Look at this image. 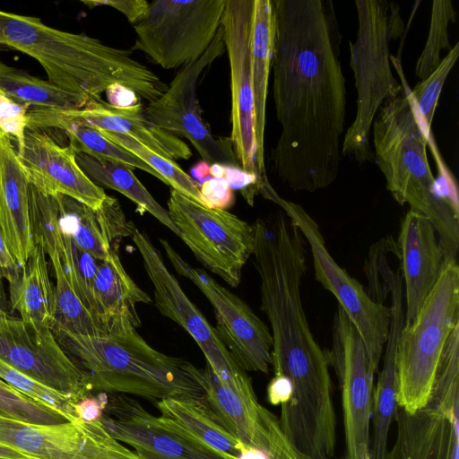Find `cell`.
Returning <instances> with one entry per match:
<instances>
[{
    "instance_id": "cell-1",
    "label": "cell",
    "mask_w": 459,
    "mask_h": 459,
    "mask_svg": "<svg viewBox=\"0 0 459 459\" xmlns=\"http://www.w3.org/2000/svg\"><path fill=\"white\" fill-rule=\"evenodd\" d=\"M273 97L281 134L273 169L291 191L313 193L337 178L347 91L342 34L331 0H273Z\"/></svg>"
},
{
    "instance_id": "cell-2",
    "label": "cell",
    "mask_w": 459,
    "mask_h": 459,
    "mask_svg": "<svg viewBox=\"0 0 459 459\" xmlns=\"http://www.w3.org/2000/svg\"><path fill=\"white\" fill-rule=\"evenodd\" d=\"M0 49L32 57L50 82L90 103L102 100L104 92L118 90H128L150 103L168 88L153 71L133 57L132 49L49 27L37 17L0 10Z\"/></svg>"
},
{
    "instance_id": "cell-3",
    "label": "cell",
    "mask_w": 459,
    "mask_h": 459,
    "mask_svg": "<svg viewBox=\"0 0 459 459\" xmlns=\"http://www.w3.org/2000/svg\"><path fill=\"white\" fill-rule=\"evenodd\" d=\"M253 227L254 265L260 278L261 309L272 330L274 376L331 377L325 350L314 337L301 301L307 268L301 232L283 211L257 219Z\"/></svg>"
},
{
    "instance_id": "cell-4",
    "label": "cell",
    "mask_w": 459,
    "mask_h": 459,
    "mask_svg": "<svg viewBox=\"0 0 459 459\" xmlns=\"http://www.w3.org/2000/svg\"><path fill=\"white\" fill-rule=\"evenodd\" d=\"M50 329L91 391L138 396L154 404L168 398L204 401L203 369L157 351L136 328L79 334L53 322Z\"/></svg>"
},
{
    "instance_id": "cell-5",
    "label": "cell",
    "mask_w": 459,
    "mask_h": 459,
    "mask_svg": "<svg viewBox=\"0 0 459 459\" xmlns=\"http://www.w3.org/2000/svg\"><path fill=\"white\" fill-rule=\"evenodd\" d=\"M402 80L403 92L382 104L373 131L374 159L386 188L401 205L427 217L432 223L444 261L456 260L459 247V213L442 197L429 167L428 134L411 96L401 61L390 56Z\"/></svg>"
},
{
    "instance_id": "cell-6",
    "label": "cell",
    "mask_w": 459,
    "mask_h": 459,
    "mask_svg": "<svg viewBox=\"0 0 459 459\" xmlns=\"http://www.w3.org/2000/svg\"><path fill=\"white\" fill-rule=\"evenodd\" d=\"M355 8L358 30L355 41L349 46L357 108L344 134L342 156L362 164L375 161L369 134L377 112L403 90L391 69L390 43L402 36L404 23L394 2L356 0Z\"/></svg>"
},
{
    "instance_id": "cell-7",
    "label": "cell",
    "mask_w": 459,
    "mask_h": 459,
    "mask_svg": "<svg viewBox=\"0 0 459 459\" xmlns=\"http://www.w3.org/2000/svg\"><path fill=\"white\" fill-rule=\"evenodd\" d=\"M459 325V267L444 261L439 277L416 317L402 330L397 353V405L409 413L431 394L445 344Z\"/></svg>"
},
{
    "instance_id": "cell-8",
    "label": "cell",
    "mask_w": 459,
    "mask_h": 459,
    "mask_svg": "<svg viewBox=\"0 0 459 459\" xmlns=\"http://www.w3.org/2000/svg\"><path fill=\"white\" fill-rule=\"evenodd\" d=\"M395 440L385 459H459V339L444 347L427 404L414 413L397 405Z\"/></svg>"
},
{
    "instance_id": "cell-9",
    "label": "cell",
    "mask_w": 459,
    "mask_h": 459,
    "mask_svg": "<svg viewBox=\"0 0 459 459\" xmlns=\"http://www.w3.org/2000/svg\"><path fill=\"white\" fill-rule=\"evenodd\" d=\"M226 0H154L134 23L135 44L164 69L198 59L221 24Z\"/></svg>"
},
{
    "instance_id": "cell-10",
    "label": "cell",
    "mask_w": 459,
    "mask_h": 459,
    "mask_svg": "<svg viewBox=\"0 0 459 459\" xmlns=\"http://www.w3.org/2000/svg\"><path fill=\"white\" fill-rule=\"evenodd\" d=\"M154 290V304L161 315L179 325L195 340L219 382L245 400L257 399L250 377L235 360L198 307L168 269L149 236L134 229L131 236Z\"/></svg>"
},
{
    "instance_id": "cell-11",
    "label": "cell",
    "mask_w": 459,
    "mask_h": 459,
    "mask_svg": "<svg viewBox=\"0 0 459 459\" xmlns=\"http://www.w3.org/2000/svg\"><path fill=\"white\" fill-rule=\"evenodd\" d=\"M167 211L195 257L230 286H238L242 269L254 251L253 225L226 210L208 208L174 189L170 190Z\"/></svg>"
},
{
    "instance_id": "cell-12",
    "label": "cell",
    "mask_w": 459,
    "mask_h": 459,
    "mask_svg": "<svg viewBox=\"0 0 459 459\" xmlns=\"http://www.w3.org/2000/svg\"><path fill=\"white\" fill-rule=\"evenodd\" d=\"M264 198L278 204L308 242L316 279L338 300L358 330L371 363L379 368L388 335L390 308L371 298L364 287L342 268L329 253L317 222L293 202L271 187Z\"/></svg>"
},
{
    "instance_id": "cell-13",
    "label": "cell",
    "mask_w": 459,
    "mask_h": 459,
    "mask_svg": "<svg viewBox=\"0 0 459 459\" xmlns=\"http://www.w3.org/2000/svg\"><path fill=\"white\" fill-rule=\"evenodd\" d=\"M332 333V348L325 350V353L341 390L343 459H370V424L378 368L371 363L358 330L339 305Z\"/></svg>"
},
{
    "instance_id": "cell-14",
    "label": "cell",
    "mask_w": 459,
    "mask_h": 459,
    "mask_svg": "<svg viewBox=\"0 0 459 459\" xmlns=\"http://www.w3.org/2000/svg\"><path fill=\"white\" fill-rule=\"evenodd\" d=\"M225 52L221 26L206 51L182 66L167 91L144 108L152 125L190 142L204 163L239 167L230 137H215L202 117L197 84L204 71Z\"/></svg>"
},
{
    "instance_id": "cell-15",
    "label": "cell",
    "mask_w": 459,
    "mask_h": 459,
    "mask_svg": "<svg viewBox=\"0 0 459 459\" xmlns=\"http://www.w3.org/2000/svg\"><path fill=\"white\" fill-rule=\"evenodd\" d=\"M174 269L189 279L211 303L216 331L245 371L267 374L272 367L273 336L268 326L235 293L201 268L189 264L165 239H160Z\"/></svg>"
},
{
    "instance_id": "cell-16",
    "label": "cell",
    "mask_w": 459,
    "mask_h": 459,
    "mask_svg": "<svg viewBox=\"0 0 459 459\" xmlns=\"http://www.w3.org/2000/svg\"><path fill=\"white\" fill-rule=\"evenodd\" d=\"M0 443L39 459H142L100 420L31 424L0 413Z\"/></svg>"
},
{
    "instance_id": "cell-17",
    "label": "cell",
    "mask_w": 459,
    "mask_h": 459,
    "mask_svg": "<svg viewBox=\"0 0 459 459\" xmlns=\"http://www.w3.org/2000/svg\"><path fill=\"white\" fill-rule=\"evenodd\" d=\"M253 5L254 0H226L221 26L230 75V138L240 169L247 174L255 176L259 181L255 161L251 74L250 39Z\"/></svg>"
},
{
    "instance_id": "cell-18",
    "label": "cell",
    "mask_w": 459,
    "mask_h": 459,
    "mask_svg": "<svg viewBox=\"0 0 459 459\" xmlns=\"http://www.w3.org/2000/svg\"><path fill=\"white\" fill-rule=\"evenodd\" d=\"M0 359L76 403L91 395L82 372L50 328L37 330L22 319L1 317Z\"/></svg>"
},
{
    "instance_id": "cell-19",
    "label": "cell",
    "mask_w": 459,
    "mask_h": 459,
    "mask_svg": "<svg viewBox=\"0 0 459 459\" xmlns=\"http://www.w3.org/2000/svg\"><path fill=\"white\" fill-rule=\"evenodd\" d=\"M100 420L142 459H228L126 395L107 399Z\"/></svg>"
},
{
    "instance_id": "cell-20",
    "label": "cell",
    "mask_w": 459,
    "mask_h": 459,
    "mask_svg": "<svg viewBox=\"0 0 459 459\" xmlns=\"http://www.w3.org/2000/svg\"><path fill=\"white\" fill-rule=\"evenodd\" d=\"M28 117L29 129L54 130L64 124L83 125L131 136L174 161L189 160L192 156L189 146L182 139L147 120L141 101L113 105L100 100L76 109H29Z\"/></svg>"
},
{
    "instance_id": "cell-21",
    "label": "cell",
    "mask_w": 459,
    "mask_h": 459,
    "mask_svg": "<svg viewBox=\"0 0 459 459\" xmlns=\"http://www.w3.org/2000/svg\"><path fill=\"white\" fill-rule=\"evenodd\" d=\"M203 372L206 406L246 448L265 459H307L289 442L279 419L258 400H245L222 385L207 364Z\"/></svg>"
},
{
    "instance_id": "cell-22",
    "label": "cell",
    "mask_w": 459,
    "mask_h": 459,
    "mask_svg": "<svg viewBox=\"0 0 459 459\" xmlns=\"http://www.w3.org/2000/svg\"><path fill=\"white\" fill-rule=\"evenodd\" d=\"M17 153L30 184L44 194L64 195L93 210L107 196L80 168L73 149L48 131L27 128L24 147Z\"/></svg>"
},
{
    "instance_id": "cell-23",
    "label": "cell",
    "mask_w": 459,
    "mask_h": 459,
    "mask_svg": "<svg viewBox=\"0 0 459 459\" xmlns=\"http://www.w3.org/2000/svg\"><path fill=\"white\" fill-rule=\"evenodd\" d=\"M396 255L403 276L405 318L410 324L434 288L444 263V255L429 220L409 210L397 239Z\"/></svg>"
},
{
    "instance_id": "cell-24",
    "label": "cell",
    "mask_w": 459,
    "mask_h": 459,
    "mask_svg": "<svg viewBox=\"0 0 459 459\" xmlns=\"http://www.w3.org/2000/svg\"><path fill=\"white\" fill-rule=\"evenodd\" d=\"M59 224L73 241L100 261L119 254L122 240L136 228L115 197L107 195L101 205L93 210L64 195H56Z\"/></svg>"
},
{
    "instance_id": "cell-25",
    "label": "cell",
    "mask_w": 459,
    "mask_h": 459,
    "mask_svg": "<svg viewBox=\"0 0 459 459\" xmlns=\"http://www.w3.org/2000/svg\"><path fill=\"white\" fill-rule=\"evenodd\" d=\"M0 231L10 254L23 266L33 247L30 182L13 140L0 129Z\"/></svg>"
},
{
    "instance_id": "cell-26",
    "label": "cell",
    "mask_w": 459,
    "mask_h": 459,
    "mask_svg": "<svg viewBox=\"0 0 459 459\" xmlns=\"http://www.w3.org/2000/svg\"><path fill=\"white\" fill-rule=\"evenodd\" d=\"M92 314L105 332L137 328L141 320L136 305L149 304L151 297L130 277L119 254L100 261L94 275Z\"/></svg>"
},
{
    "instance_id": "cell-27",
    "label": "cell",
    "mask_w": 459,
    "mask_h": 459,
    "mask_svg": "<svg viewBox=\"0 0 459 459\" xmlns=\"http://www.w3.org/2000/svg\"><path fill=\"white\" fill-rule=\"evenodd\" d=\"M250 47L255 161L262 189L269 183L264 166V129L269 75L274 48L273 0H254Z\"/></svg>"
},
{
    "instance_id": "cell-28",
    "label": "cell",
    "mask_w": 459,
    "mask_h": 459,
    "mask_svg": "<svg viewBox=\"0 0 459 459\" xmlns=\"http://www.w3.org/2000/svg\"><path fill=\"white\" fill-rule=\"evenodd\" d=\"M8 283L12 309L21 319L37 330L50 328L56 318V290L40 245L34 243L26 264Z\"/></svg>"
},
{
    "instance_id": "cell-29",
    "label": "cell",
    "mask_w": 459,
    "mask_h": 459,
    "mask_svg": "<svg viewBox=\"0 0 459 459\" xmlns=\"http://www.w3.org/2000/svg\"><path fill=\"white\" fill-rule=\"evenodd\" d=\"M155 406L160 416L228 459H242L247 449L218 421L204 401L168 398Z\"/></svg>"
},
{
    "instance_id": "cell-30",
    "label": "cell",
    "mask_w": 459,
    "mask_h": 459,
    "mask_svg": "<svg viewBox=\"0 0 459 459\" xmlns=\"http://www.w3.org/2000/svg\"><path fill=\"white\" fill-rule=\"evenodd\" d=\"M75 159L94 184L119 192L136 205L139 212L150 213L179 237V232L168 211L149 193L131 168L117 162L99 160L81 152H75Z\"/></svg>"
},
{
    "instance_id": "cell-31",
    "label": "cell",
    "mask_w": 459,
    "mask_h": 459,
    "mask_svg": "<svg viewBox=\"0 0 459 459\" xmlns=\"http://www.w3.org/2000/svg\"><path fill=\"white\" fill-rule=\"evenodd\" d=\"M400 333L393 331L385 342L381 371L375 385L373 404V433L370 459H385L391 426L397 407V353Z\"/></svg>"
},
{
    "instance_id": "cell-32",
    "label": "cell",
    "mask_w": 459,
    "mask_h": 459,
    "mask_svg": "<svg viewBox=\"0 0 459 459\" xmlns=\"http://www.w3.org/2000/svg\"><path fill=\"white\" fill-rule=\"evenodd\" d=\"M0 91L30 109H76L90 103L48 80L31 75L1 60Z\"/></svg>"
},
{
    "instance_id": "cell-33",
    "label": "cell",
    "mask_w": 459,
    "mask_h": 459,
    "mask_svg": "<svg viewBox=\"0 0 459 459\" xmlns=\"http://www.w3.org/2000/svg\"><path fill=\"white\" fill-rule=\"evenodd\" d=\"M47 255L49 257L56 279V318L54 322L74 333L96 334L105 332L70 285L57 248L48 253Z\"/></svg>"
},
{
    "instance_id": "cell-34",
    "label": "cell",
    "mask_w": 459,
    "mask_h": 459,
    "mask_svg": "<svg viewBox=\"0 0 459 459\" xmlns=\"http://www.w3.org/2000/svg\"><path fill=\"white\" fill-rule=\"evenodd\" d=\"M54 130L65 134L68 145L74 152L84 153L99 160L120 163L132 169H142L162 182L161 178L143 160L110 141L92 126L64 124Z\"/></svg>"
},
{
    "instance_id": "cell-35",
    "label": "cell",
    "mask_w": 459,
    "mask_h": 459,
    "mask_svg": "<svg viewBox=\"0 0 459 459\" xmlns=\"http://www.w3.org/2000/svg\"><path fill=\"white\" fill-rule=\"evenodd\" d=\"M99 131L108 139L125 148L148 164L161 178L164 184L171 186V189L204 205L196 182L176 161L154 152L131 136L108 131Z\"/></svg>"
},
{
    "instance_id": "cell-36",
    "label": "cell",
    "mask_w": 459,
    "mask_h": 459,
    "mask_svg": "<svg viewBox=\"0 0 459 459\" xmlns=\"http://www.w3.org/2000/svg\"><path fill=\"white\" fill-rule=\"evenodd\" d=\"M56 242L70 285L92 314V282L100 261L80 248L60 227Z\"/></svg>"
},
{
    "instance_id": "cell-37",
    "label": "cell",
    "mask_w": 459,
    "mask_h": 459,
    "mask_svg": "<svg viewBox=\"0 0 459 459\" xmlns=\"http://www.w3.org/2000/svg\"><path fill=\"white\" fill-rule=\"evenodd\" d=\"M456 20V11L449 0L432 2L430 24L426 44L416 63L415 74L425 80L439 65L441 52L451 49L448 27Z\"/></svg>"
},
{
    "instance_id": "cell-38",
    "label": "cell",
    "mask_w": 459,
    "mask_h": 459,
    "mask_svg": "<svg viewBox=\"0 0 459 459\" xmlns=\"http://www.w3.org/2000/svg\"><path fill=\"white\" fill-rule=\"evenodd\" d=\"M459 56V42L442 58L437 67L423 81L411 89V99L428 134H431V125L438 100L446 78Z\"/></svg>"
},
{
    "instance_id": "cell-39",
    "label": "cell",
    "mask_w": 459,
    "mask_h": 459,
    "mask_svg": "<svg viewBox=\"0 0 459 459\" xmlns=\"http://www.w3.org/2000/svg\"><path fill=\"white\" fill-rule=\"evenodd\" d=\"M0 378L33 401L59 411L70 421L78 419L76 402L72 397L34 380L1 359Z\"/></svg>"
},
{
    "instance_id": "cell-40",
    "label": "cell",
    "mask_w": 459,
    "mask_h": 459,
    "mask_svg": "<svg viewBox=\"0 0 459 459\" xmlns=\"http://www.w3.org/2000/svg\"><path fill=\"white\" fill-rule=\"evenodd\" d=\"M0 413L31 424L70 421L59 411L37 403L0 378Z\"/></svg>"
},
{
    "instance_id": "cell-41",
    "label": "cell",
    "mask_w": 459,
    "mask_h": 459,
    "mask_svg": "<svg viewBox=\"0 0 459 459\" xmlns=\"http://www.w3.org/2000/svg\"><path fill=\"white\" fill-rule=\"evenodd\" d=\"M29 109L0 91V129L15 142L17 152L24 147Z\"/></svg>"
},
{
    "instance_id": "cell-42",
    "label": "cell",
    "mask_w": 459,
    "mask_h": 459,
    "mask_svg": "<svg viewBox=\"0 0 459 459\" xmlns=\"http://www.w3.org/2000/svg\"><path fill=\"white\" fill-rule=\"evenodd\" d=\"M199 188L204 205L208 208L225 210L233 203L230 186L223 178L210 179Z\"/></svg>"
},
{
    "instance_id": "cell-43",
    "label": "cell",
    "mask_w": 459,
    "mask_h": 459,
    "mask_svg": "<svg viewBox=\"0 0 459 459\" xmlns=\"http://www.w3.org/2000/svg\"><path fill=\"white\" fill-rule=\"evenodd\" d=\"M89 8L98 6H109L122 13L133 25L136 23L148 9L149 2L146 0H101L82 1Z\"/></svg>"
},
{
    "instance_id": "cell-44",
    "label": "cell",
    "mask_w": 459,
    "mask_h": 459,
    "mask_svg": "<svg viewBox=\"0 0 459 459\" xmlns=\"http://www.w3.org/2000/svg\"><path fill=\"white\" fill-rule=\"evenodd\" d=\"M107 397L87 396L75 404V412L78 418L84 420H100L105 409Z\"/></svg>"
},
{
    "instance_id": "cell-45",
    "label": "cell",
    "mask_w": 459,
    "mask_h": 459,
    "mask_svg": "<svg viewBox=\"0 0 459 459\" xmlns=\"http://www.w3.org/2000/svg\"><path fill=\"white\" fill-rule=\"evenodd\" d=\"M290 382L284 376H274L267 387L269 402L273 405H282L290 398Z\"/></svg>"
},
{
    "instance_id": "cell-46",
    "label": "cell",
    "mask_w": 459,
    "mask_h": 459,
    "mask_svg": "<svg viewBox=\"0 0 459 459\" xmlns=\"http://www.w3.org/2000/svg\"><path fill=\"white\" fill-rule=\"evenodd\" d=\"M22 266H19L4 241L0 231V281L5 279L8 282L15 278Z\"/></svg>"
},
{
    "instance_id": "cell-47",
    "label": "cell",
    "mask_w": 459,
    "mask_h": 459,
    "mask_svg": "<svg viewBox=\"0 0 459 459\" xmlns=\"http://www.w3.org/2000/svg\"><path fill=\"white\" fill-rule=\"evenodd\" d=\"M0 459H39L15 447L0 443Z\"/></svg>"
},
{
    "instance_id": "cell-48",
    "label": "cell",
    "mask_w": 459,
    "mask_h": 459,
    "mask_svg": "<svg viewBox=\"0 0 459 459\" xmlns=\"http://www.w3.org/2000/svg\"><path fill=\"white\" fill-rule=\"evenodd\" d=\"M10 316L6 311V308L0 304V318Z\"/></svg>"
},
{
    "instance_id": "cell-49",
    "label": "cell",
    "mask_w": 459,
    "mask_h": 459,
    "mask_svg": "<svg viewBox=\"0 0 459 459\" xmlns=\"http://www.w3.org/2000/svg\"><path fill=\"white\" fill-rule=\"evenodd\" d=\"M2 281H0V304L4 306V297H3V289H2Z\"/></svg>"
},
{
    "instance_id": "cell-50",
    "label": "cell",
    "mask_w": 459,
    "mask_h": 459,
    "mask_svg": "<svg viewBox=\"0 0 459 459\" xmlns=\"http://www.w3.org/2000/svg\"><path fill=\"white\" fill-rule=\"evenodd\" d=\"M393 290H400V291H402L401 290H392L391 291H393ZM391 291H390V292H391ZM402 292H403V291H402ZM389 295H390V293H389ZM403 298H404V297H403Z\"/></svg>"
}]
</instances>
